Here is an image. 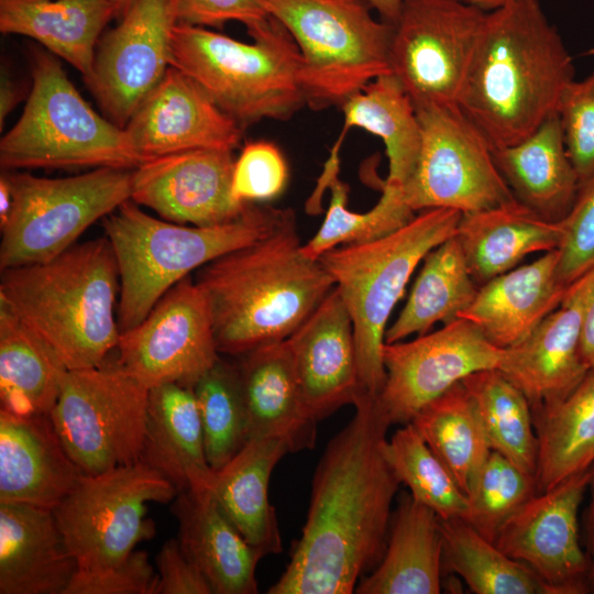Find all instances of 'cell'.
<instances>
[{
	"mask_svg": "<svg viewBox=\"0 0 594 594\" xmlns=\"http://www.w3.org/2000/svg\"><path fill=\"white\" fill-rule=\"evenodd\" d=\"M479 6L484 7L485 9H493L497 7L503 0H465Z\"/></svg>",
	"mask_w": 594,
	"mask_h": 594,
	"instance_id": "680465c9",
	"label": "cell"
},
{
	"mask_svg": "<svg viewBox=\"0 0 594 594\" xmlns=\"http://www.w3.org/2000/svg\"><path fill=\"white\" fill-rule=\"evenodd\" d=\"M21 99V94L18 86L9 77L7 73L1 74L0 80V127L2 129L3 121L8 114L15 108Z\"/></svg>",
	"mask_w": 594,
	"mask_h": 594,
	"instance_id": "db71d44e",
	"label": "cell"
},
{
	"mask_svg": "<svg viewBox=\"0 0 594 594\" xmlns=\"http://www.w3.org/2000/svg\"><path fill=\"white\" fill-rule=\"evenodd\" d=\"M4 173L12 205L0 226L1 271L54 258L76 244L94 222L131 199L128 168L99 167L64 178Z\"/></svg>",
	"mask_w": 594,
	"mask_h": 594,
	"instance_id": "30bf717a",
	"label": "cell"
},
{
	"mask_svg": "<svg viewBox=\"0 0 594 594\" xmlns=\"http://www.w3.org/2000/svg\"><path fill=\"white\" fill-rule=\"evenodd\" d=\"M442 574L459 575L476 594H560L527 564L503 552L465 520L440 519Z\"/></svg>",
	"mask_w": 594,
	"mask_h": 594,
	"instance_id": "74e56055",
	"label": "cell"
},
{
	"mask_svg": "<svg viewBox=\"0 0 594 594\" xmlns=\"http://www.w3.org/2000/svg\"><path fill=\"white\" fill-rule=\"evenodd\" d=\"M504 349L458 318L413 341L384 343L385 382L378 400L391 425H406L426 405L469 375L498 369Z\"/></svg>",
	"mask_w": 594,
	"mask_h": 594,
	"instance_id": "2e32d148",
	"label": "cell"
},
{
	"mask_svg": "<svg viewBox=\"0 0 594 594\" xmlns=\"http://www.w3.org/2000/svg\"><path fill=\"white\" fill-rule=\"evenodd\" d=\"M292 209L250 202L235 219L198 227L154 218L131 199L103 218L120 279V333L139 324L177 283L209 262L274 232Z\"/></svg>",
	"mask_w": 594,
	"mask_h": 594,
	"instance_id": "5b68a950",
	"label": "cell"
},
{
	"mask_svg": "<svg viewBox=\"0 0 594 594\" xmlns=\"http://www.w3.org/2000/svg\"><path fill=\"white\" fill-rule=\"evenodd\" d=\"M54 56L43 51L32 56V88L20 119L1 138V167L139 166L125 130L90 107Z\"/></svg>",
	"mask_w": 594,
	"mask_h": 594,
	"instance_id": "ba28073f",
	"label": "cell"
},
{
	"mask_svg": "<svg viewBox=\"0 0 594 594\" xmlns=\"http://www.w3.org/2000/svg\"><path fill=\"white\" fill-rule=\"evenodd\" d=\"M304 404L320 421L360 397L353 324L334 287L286 339Z\"/></svg>",
	"mask_w": 594,
	"mask_h": 594,
	"instance_id": "44dd1931",
	"label": "cell"
},
{
	"mask_svg": "<svg viewBox=\"0 0 594 594\" xmlns=\"http://www.w3.org/2000/svg\"><path fill=\"white\" fill-rule=\"evenodd\" d=\"M77 569L53 509L0 503V594H65Z\"/></svg>",
	"mask_w": 594,
	"mask_h": 594,
	"instance_id": "d4e9b609",
	"label": "cell"
},
{
	"mask_svg": "<svg viewBox=\"0 0 594 594\" xmlns=\"http://www.w3.org/2000/svg\"><path fill=\"white\" fill-rule=\"evenodd\" d=\"M286 453L289 450L282 440L250 439L228 463L215 471L210 487L220 508L262 558L283 550L268 486L275 465Z\"/></svg>",
	"mask_w": 594,
	"mask_h": 594,
	"instance_id": "1f68e13d",
	"label": "cell"
},
{
	"mask_svg": "<svg viewBox=\"0 0 594 594\" xmlns=\"http://www.w3.org/2000/svg\"><path fill=\"white\" fill-rule=\"evenodd\" d=\"M246 29L252 43L177 23L170 44V66L242 129L263 119L287 120L306 105L301 55L286 28L270 14Z\"/></svg>",
	"mask_w": 594,
	"mask_h": 594,
	"instance_id": "8992f818",
	"label": "cell"
},
{
	"mask_svg": "<svg viewBox=\"0 0 594 594\" xmlns=\"http://www.w3.org/2000/svg\"><path fill=\"white\" fill-rule=\"evenodd\" d=\"M176 0H134L117 26L99 40L86 82L105 117L120 128L170 66Z\"/></svg>",
	"mask_w": 594,
	"mask_h": 594,
	"instance_id": "e0dca14e",
	"label": "cell"
},
{
	"mask_svg": "<svg viewBox=\"0 0 594 594\" xmlns=\"http://www.w3.org/2000/svg\"><path fill=\"white\" fill-rule=\"evenodd\" d=\"M581 316L579 298L569 285L561 305L530 336L504 349L498 370L531 408L564 399L588 374L581 354Z\"/></svg>",
	"mask_w": 594,
	"mask_h": 594,
	"instance_id": "603a6c76",
	"label": "cell"
},
{
	"mask_svg": "<svg viewBox=\"0 0 594 594\" xmlns=\"http://www.w3.org/2000/svg\"><path fill=\"white\" fill-rule=\"evenodd\" d=\"M118 363L146 388L194 387L220 359L207 298L189 276L135 327L120 333Z\"/></svg>",
	"mask_w": 594,
	"mask_h": 594,
	"instance_id": "9a60e30c",
	"label": "cell"
},
{
	"mask_svg": "<svg viewBox=\"0 0 594 594\" xmlns=\"http://www.w3.org/2000/svg\"><path fill=\"white\" fill-rule=\"evenodd\" d=\"M561 222L558 275L569 286L594 268V174L580 184L575 200Z\"/></svg>",
	"mask_w": 594,
	"mask_h": 594,
	"instance_id": "7dc6e473",
	"label": "cell"
},
{
	"mask_svg": "<svg viewBox=\"0 0 594 594\" xmlns=\"http://www.w3.org/2000/svg\"><path fill=\"white\" fill-rule=\"evenodd\" d=\"M176 487L142 461L98 473L81 474L53 509L77 570H96L128 558L155 536L147 517L150 503H168Z\"/></svg>",
	"mask_w": 594,
	"mask_h": 594,
	"instance_id": "7c38bea8",
	"label": "cell"
},
{
	"mask_svg": "<svg viewBox=\"0 0 594 594\" xmlns=\"http://www.w3.org/2000/svg\"><path fill=\"white\" fill-rule=\"evenodd\" d=\"M536 493L534 474L492 450L468 494L463 520L495 543L504 522Z\"/></svg>",
	"mask_w": 594,
	"mask_h": 594,
	"instance_id": "ee69618b",
	"label": "cell"
},
{
	"mask_svg": "<svg viewBox=\"0 0 594 594\" xmlns=\"http://www.w3.org/2000/svg\"><path fill=\"white\" fill-rule=\"evenodd\" d=\"M590 502L583 517L585 534V553L587 557L588 569L586 576V586L588 593H594V463L590 468Z\"/></svg>",
	"mask_w": 594,
	"mask_h": 594,
	"instance_id": "f5cc1de1",
	"label": "cell"
},
{
	"mask_svg": "<svg viewBox=\"0 0 594 594\" xmlns=\"http://www.w3.org/2000/svg\"><path fill=\"white\" fill-rule=\"evenodd\" d=\"M153 594H212L207 580L175 539L165 541L155 559Z\"/></svg>",
	"mask_w": 594,
	"mask_h": 594,
	"instance_id": "f907efd6",
	"label": "cell"
},
{
	"mask_svg": "<svg viewBox=\"0 0 594 594\" xmlns=\"http://www.w3.org/2000/svg\"><path fill=\"white\" fill-rule=\"evenodd\" d=\"M385 455L414 499L432 509L440 519L465 518L466 494L411 422L387 439Z\"/></svg>",
	"mask_w": 594,
	"mask_h": 594,
	"instance_id": "7bdbcfd3",
	"label": "cell"
},
{
	"mask_svg": "<svg viewBox=\"0 0 594 594\" xmlns=\"http://www.w3.org/2000/svg\"><path fill=\"white\" fill-rule=\"evenodd\" d=\"M574 79L573 58L540 1L503 0L487 10L458 107L496 150L557 113Z\"/></svg>",
	"mask_w": 594,
	"mask_h": 594,
	"instance_id": "7a4b0ae2",
	"label": "cell"
},
{
	"mask_svg": "<svg viewBox=\"0 0 594 594\" xmlns=\"http://www.w3.org/2000/svg\"><path fill=\"white\" fill-rule=\"evenodd\" d=\"M410 422L468 496L492 449L462 382L421 408Z\"/></svg>",
	"mask_w": 594,
	"mask_h": 594,
	"instance_id": "f35d334b",
	"label": "cell"
},
{
	"mask_svg": "<svg viewBox=\"0 0 594 594\" xmlns=\"http://www.w3.org/2000/svg\"><path fill=\"white\" fill-rule=\"evenodd\" d=\"M316 468L290 560L270 594H351L382 560L400 485L385 455L392 426L378 397H361Z\"/></svg>",
	"mask_w": 594,
	"mask_h": 594,
	"instance_id": "6da1fadb",
	"label": "cell"
},
{
	"mask_svg": "<svg viewBox=\"0 0 594 594\" xmlns=\"http://www.w3.org/2000/svg\"><path fill=\"white\" fill-rule=\"evenodd\" d=\"M461 216L454 209H426L387 235L336 246L318 258L352 320L359 399L380 395L385 382L382 353L388 318L418 264L457 233Z\"/></svg>",
	"mask_w": 594,
	"mask_h": 594,
	"instance_id": "52a82bcc",
	"label": "cell"
},
{
	"mask_svg": "<svg viewBox=\"0 0 594 594\" xmlns=\"http://www.w3.org/2000/svg\"><path fill=\"white\" fill-rule=\"evenodd\" d=\"M232 152L199 148L144 161L132 170L131 200L175 223L231 221L250 204L232 194Z\"/></svg>",
	"mask_w": 594,
	"mask_h": 594,
	"instance_id": "d6986e66",
	"label": "cell"
},
{
	"mask_svg": "<svg viewBox=\"0 0 594 594\" xmlns=\"http://www.w3.org/2000/svg\"><path fill=\"white\" fill-rule=\"evenodd\" d=\"M590 469L525 502L501 527L495 544L537 572L560 594L587 592L588 562L579 532V510Z\"/></svg>",
	"mask_w": 594,
	"mask_h": 594,
	"instance_id": "ac0fdd59",
	"label": "cell"
},
{
	"mask_svg": "<svg viewBox=\"0 0 594 594\" xmlns=\"http://www.w3.org/2000/svg\"><path fill=\"white\" fill-rule=\"evenodd\" d=\"M218 352L240 356L286 340L336 287L319 260L307 256L296 216L268 235L198 270Z\"/></svg>",
	"mask_w": 594,
	"mask_h": 594,
	"instance_id": "3957f363",
	"label": "cell"
},
{
	"mask_svg": "<svg viewBox=\"0 0 594 594\" xmlns=\"http://www.w3.org/2000/svg\"><path fill=\"white\" fill-rule=\"evenodd\" d=\"M487 10L465 0H404L389 64L415 109L458 107Z\"/></svg>",
	"mask_w": 594,
	"mask_h": 594,
	"instance_id": "4fadbf2b",
	"label": "cell"
},
{
	"mask_svg": "<svg viewBox=\"0 0 594 594\" xmlns=\"http://www.w3.org/2000/svg\"><path fill=\"white\" fill-rule=\"evenodd\" d=\"M176 8L178 23L201 28L229 21L249 26L270 15L261 0H176Z\"/></svg>",
	"mask_w": 594,
	"mask_h": 594,
	"instance_id": "681fc988",
	"label": "cell"
},
{
	"mask_svg": "<svg viewBox=\"0 0 594 594\" xmlns=\"http://www.w3.org/2000/svg\"><path fill=\"white\" fill-rule=\"evenodd\" d=\"M117 260L107 237L76 243L43 263L1 271L0 302L56 353L68 371L95 367L117 349Z\"/></svg>",
	"mask_w": 594,
	"mask_h": 594,
	"instance_id": "277c9868",
	"label": "cell"
},
{
	"mask_svg": "<svg viewBox=\"0 0 594 594\" xmlns=\"http://www.w3.org/2000/svg\"><path fill=\"white\" fill-rule=\"evenodd\" d=\"M558 116L568 155L582 184L594 174V72L566 86Z\"/></svg>",
	"mask_w": 594,
	"mask_h": 594,
	"instance_id": "f6af8a7d",
	"label": "cell"
},
{
	"mask_svg": "<svg viewBox=\"0 0 594 594\" xmlns=\"http://www.w3.org/2000/svg\"><path fill=\"white\" fill-rule=\"evenodd\" d=\"M111 0H0V31L37 41L75 67L87 82Z\"/></svg>",
	"mask_w": 594,
	"mask_h": 594,
	"instance_id": "d6a6232c",
	"label": "cell"
},
{
	"mask_svg": "<svg viewBox=\"0 0 594 594\" xmlns=\"http://www.w3.org/2000/svg\"><path fill=\"white\" fill-rule=\"evenodd\" d=\"M455 235L474 282L483 285L531 253L558 250L563 226L515 200L462 213Z\"/></svg>",
	"mask_w": 594,
	"mask_h": 594,
	"instance_id": "f1b7e54d",
	"label": "cell"
},
{
	"mask_svg": "<svg viewBox=\"0 0 594 594\" xmlns=\"http://www.w3.org/2000/svg\"><path fill=\"white\" fill-rule=\"evenodd\" d=\"M440 518L404 492L392 516L381 562L361 578L358 594H439L442 588Z\"/></svg>",
	"mask_w": 594,
	"mask_h": 594,
	"instance_id": "f546056e",
	"label": "cell"
},
{
	"mask_svg": "<svg viewBox=\"0 0 594 594\" xmlns=\"http://www.w3.org/2000/svg\"><path fill=\"white\" fill-rule=\"evenodd\" d=\"M81 474L50 416L0 409V503L54 509Z\"/></svg>",
	"mask_w": 594,
	"mask_h": 594,
	"instance_id": "7402d4cb",
	"label": "cell"
},
{
	"mask_svg": "<svg viewBox=\"0 0 594 594\" xmlns=\"http://www.w3.org/2000/svg\"><path fill=\"white\" fill-rule=\"evenodd\" d=\"M477 292L457 235L432 249L424 258L410 295L394 323L386 329L385 343L425 334L437 322L447 324L472 302Z\"/></svg>",
	"mask_w": 594,
	"mask_h": 594,
	"instance_id": "8d00e7d4",
	"label": "cell"
},
{
	"mask_svg": "<svg viewBox=\"0 0 594 594\" xmlns=\"http://www.w3.org/2000/svg\"><path fill=\"white\" fill-rule=\"evenodd\" d=\"M416 112L421 145L404 186L414 211L448 208L468 213L517 200L495 164L492 147L459 107L429 106Z\"/></svg>",
	"mask_w": 594,
	"mask_h": 594,
	"instance_id": "5bb4252c",
	"label": "cell"
},
{
	"mask_svg": "<svg viewBox=\"0 0 594 594\" xmlns=\"http://www.w3.org/2000/svg\"><path fill=\"white\" fill-rule=\"evenodd\" d=\"M12 205V194L9 179L4 172L0 176V226H2L10 213Z\"/></svg>",
	"mask_w": 594,
	"mask_h": 594,
	"instance_id": "9f6ffc18",
	"label": "cell"
},
{
	"mask_svg": "<svg viewBox=\"0 0 594 594\" xmlns=\"http://www.w3.org/2000/svg\"><path fill=\"white\" fill-rule=\"evenodd\" d=\"M288 167L279 148L271 142L245 144L235 158L232 194L243 204L277 197L286 187Z\"/></svg>",
	"mask_w": 594,
	"mask_h": 594,
	"instance_id": "bcb514c9",
	"label": "cell"
},
{
	"mask_svg": "<svg viewBox=\"0 0 594 594\" xmlns=\"http://www.w3.org/2000/svg\"><path fill=\"white\" fill-rule=\"evenodd\" d=\"M67 371L50 345L0 302V409L50 416Z\"/></svg>",
	"mask_w": 594,
	"mask_h": 594,
	"instance_id": "e575fe53",
	"label": "cell"
},
{
	"mask_svg": "<svg viewBox=\"0 0 594 594\" xmlns=\"http://www.w3.org/2000/svg\"><path fill=\"white\" fill-rule=\"evenodd\" d=\"M492 151L519 202L549 220L566 216L580 180L565 148L558 112L524 140Z\"/></svg>",
	"mask_w": 594,
	"mask_h": 594,
	"instance_id": "4dcf8cb0",
	"label": "cell"
},
{
	"mask_svg": "<svg viewBox=\"0 0 594 594\" xmlns=\"http://www.w3.org/2000/svg\"><path fill=\"white\" fill-rule=\"evenodd\" d=\"M238 358L249 440L278 439L292 453L315 448L318 421L304 404L286 340Z\"/></svg>",
	"mask_w": 594,
	"mask_h": 594,
	"instance_id": "484cf974",
	"label": "cell"
},
{
	"mask_svg": "<svg viewBox=\"0 0 594 594\" xmlns=\"http://www.w3.org/2000/svg\"><path fill=\"white\" fill-rule=\"evenodd\" d=\"M581 306V354L590 372L594 373V268L571 285Z\"/></svg>",
	"mask_w": 594,
	"mask_h": 594,
	"instance_id": "816d5d0a",
	"label": "cell"
},
{
	"mask_svg": "<svg viewBox=\"0 0 594 594\" xmlns=\"http://www.w3.org/2000/svg\"><path fill=\"white\" fill-rule=\"evenodd\" d=\"M177 540L200 570L212 594L257 593L255 569L262 557L223 513L210 490L185 491L173 499Z\"/></svg>",
	"mask_w": 594,
	"mask_h": 594,
	"instance_id": "4316f807",
	"label": "cell"
},
{
	"mask_svg": "<svg viewBox=\"0 0 594 594\" xmlns=\"http://www.w3.org/2000/svg\"><path fill=\"white\" fill-rule=\"evenodd\" d=\"M155 583L147 552L135 549L113 565L77 570L65 594H153Z\"/></svg>",
	"mask_w": 594,
	"mask_h": 594,
	"instance_id": "c3c4849f",
	"label": "cell"
},
{
	"mask_svg": "<svg viewBox=\"0 0 594 594\" xmlns=\"http://www.w3.org/2000/svg\"><path fill=\"white\" fill-rule=\"evenodd\" d=\"M148 391L118 361L65 373L50 417L82 474L141 461Z\"/></svg>",
	"mask_w": 594,
	"mask_h": 594,
	"instance_id": "8fae6325",
	"label": "cell"
},
{
	"mask_svg": "<svg viewBox=\"0 0 594 594\" xmlns=\"http://www.w3.org/2000/svg\"><path fill=\"white\" fill-rule=\"evenodd\" d=\"M326 188L331 190V200L324 220L317 233L302 244L304 253L318 260L336 246L366 242L387 235L408 223L415 216L407 205L404 188L383 185L377 204L364 213L353 212L348 206L349 187L338 174L318 184L310 198V209H320V196Z\"/></svg>",
	"mask_w": 594,
	"mask_h": 594,
	"instance_id": "60d3db41",
	"label": "cell"
},
{
	"mask_svg": "<svg viewBox=\"0 0 594 594\" xmlns=\"http://www.w3.org/2000/svg\"><path fill=\"white\" fill-rule=\"evenodd\" d=\"M482 420L490 447L536 476L538 439L525 394L498 369L462 380Z\"/></svg>",
	"mask_w": 594,
	"mask_h": 594,
	"instance_id": "ab89813d",
	"label": "cell"
},
{
	"mask_svg": "<svg viewBox=\"0 0 594 594\" xmlns=\"http://www.w3.org/2000/svg\"><path fill=\"white\" fill-rule=\"evenodd\" d=\"M372 9L376 10L382 20L395 24L404 0H365Z\"/></svg>",
	"mask_w": 594,
	"mask_h": 594,
	"instance_id": "11a10c76",
	"label": "cell"
},
{
	"mask_svg": "<svg viewBox=\"0 0 594 594\" xmlns=\"http://www.w3.org/2000/svg\"><path fill=\"white\" fill-rule=\"evenodd\" d=\"M559 251L513 268L477 288L459 315L475 324L495 346L522 342L562 302L568 286L558 275Z\"/></svg>",
	"mask_w": 594,
	"mask_h": 594,
	"instance_id": "cb8c5ba5",
	"label": "cell"
},
{
	"mask_svg": "<svg viewBox=\"0 0 594 594\" xmlns=\"http://www.w3.org/2000/svg\"><path fill=\"white\" fill-rule=\"evenodd\" d=\"M344 123L326 164L339 165V151L345 133L363 129L382 139L388 157L384 184L402 187L413 175L421 145V129L416 109L395 75L385 74L342 105Z\"/></svg>",
	"mask_w": 594,
	"mask_h": 594,
	"instance_id": "836d02e7",
	"label": "cell"
},
{
	"mask_svg": "<svg viewBox=\"0 0 594 594\" xmlns=\"http://www.w3.org/2000/svg\"><path fill=\"white\" fill-rule=\"evenodd\" d=\"M293 36L301 55L306 105L341 106L391 74L393 24L377 21L365 0H261Z\"/></svg>",
	"mask_w": 594,
	"mask_h": 594,
	"instance_id": "9c48e42d",
	"label": "cell"
},
{
	"mask_svg": "<svg viewBox=\"0 0 594 594\" xmlns=\"http://www.w3.org/2000/svg\"><path fill=\"white\" fill-rule=\"evenodd\" d=\"M208 463H228L249 441V421L237 363L221 356L194 385Z\"/></svg>",
	"mask_w": 594,
	"mask_h": 594,
	"instance_id": "b9f144b4",
	"label": "cell"
},
{
	"mask_svg": "<svg viewBox=\"0 0 594 594\" xmlns=\"http://www.w3.org/2000/svg\"><path fill=\"white\" fill-rule=\"evenodd\" d=\"M124 130L142 162L199 148L233 151L242 128L188 75L169 66Z\"/></svg>",
	"mask_w": 594,
	"mask_h": 594,
	"instance_id": "ffe728a7",
	"label": "cell"
},
{
	"mask_svg": "<svg viewBox=\"0 0 594 594\" xmlns=\"http://www.w3.org/2000/svg\"><path fill=\"white\" fill-rule=\"evenodd\" d=\"M141 461L178 491L210 490V468L193 387L170 383L148 391Z\"/></svg>",
	"mask_w": 594,
	"mask_h": 594,
	"instance_id": "83f0119b",
	"label": "cell"
},
{
	"mask_svg": "<svg viewBox=\"0 0 594 594\" xmlns=\"http://www.w3.org/2000/svg\"><path fill=\"white\" fill-rule=\"evenodd\" d=\"M538 439V492L594 463V373L564 399L531 408Z\"/></svg>",
	"mask_w": 594,
	"mask_h": 594,
	"instance_id": "d590c367",
	"label": "cell"
},
{
	"mask_svg": "<svg viewBox=\"0 0 594 594\" xmlns=\"http://www.w3.org/2000/svg\"><path fill=\"white\" fill-rule=\"evenodd\" d=\"M114 7V16L121 19L130 9L134 0H111Z\"/></svg>",
	"mask_w": 594,
	"mask_h": 594,
	"instance_id": "6f0895ef",
	"label": "cell"
},
{
	"mask_svg": "<svg viewBox=\"0 0 594 594\" xmlns=\"http://www.w3.org/2000/svg\"><path fill=\"white\" fill-rule=\"evenodd\" d=\"M585 54H586V55H593V54H594V48L587 51Z\"/></svg>",
	"mask_w": 594,
	"mask_h": 594,
	"instance_id": "91938a15",
	"label": "cell"
}]
</instances>
